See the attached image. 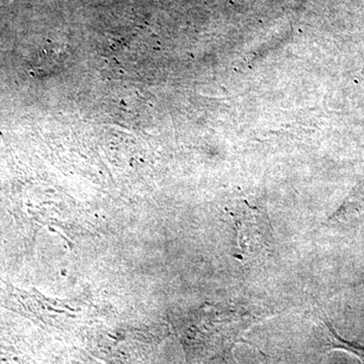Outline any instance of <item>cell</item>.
I'll list each match as a JSON object with an SVG mask.
<instances>
[{"label": "cell", "instance_id": "obj_1", "mask_svg": "<svg viewBox=\"0 0 364 364\" xmlns=\"http://www.w3.org/2000/svg\"><path fill=\"white\" fill-rule=\"evenodd\" d=\"M323 323L327 328V346L330 349L348 352L364 363V345L354 343L340 336L329 321L323 320Z\"/></svg>", "mask_w": 364, "mask_h": 364}]
</instances>
